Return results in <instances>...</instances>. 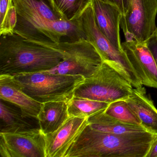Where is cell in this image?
Here are the masks:
<instances>
[{
    "instance_id": "6da1fadb",
    "label": "cell",
    "mask_w": 157,
    "mask_h": 157,
    "mask_svg": "<svg viewBox=\"0 0 157 157\" xmlns=\"http://www.w3.org/2000/svg\"><path fill=\"white\" fill-rule=\"evenodd\" d=\"M157 135L148 131L115 134L88 124L65 157H146Z\"/></svg>"
},
{
    "instance_id": "7a4b0ae2",
    "label": "cell",
    "mask_w": 157,
    "mask_h": 157,
    "mask_svg": "<svg viewBox=\"0 0 157 157\" xmlns=\"http://www.w3.org/2000/svg\"><path fill=\"white\" fill-rule=\"evenodd\" d=\"M64 59L60 52L16 33L0 36V75L49 70Z\"/></svg>"
},
{
    "instance_id": "3957f363",
    "label": "cell",
    "mask_w": 157,
    "mask_h": 157,
    "mask_svg": "<svg viewBox=\"0 0 157 157\" xmlns=\"http://www.w3.org/2000/svg\"><path fill=\"white\" fill-rule=\"evenodd\" d=\"M23 91L36 101L68 102L85 78L80 75L42 71L12 75Z\"/></svg>"
},
{
    "instance_id": "277c9868",
    "label": "cell",
    "mask_w": 157,
    "mask_h": 157,
    "mask_svg": "<svg viewBox=\"0 0 157 157\" xmlns=\"http://www.w3.org/2000/svg\"><path fill=\"white\" fill-rule=\"evenodd\" d=\"M14 33L31 41L58 43L86 39L79 19L51 21L38 14L17 15Z\"/></svg>"
},
{
    "instance_id": "5b68a950",
    "label": "cell",
    "mask_w": 157,
    "mask_h": 157,
    "mask_svg": "<svg viewBox=\"0 0 157 157\" xmlns=\"http://www.w3.org/2000/svg\"><path fill=\"white\" fill-rule=\"evenodd\" d=\"M31 42L57 50L64 56V59L57 66L45 71L48 73L80 75L85 79L88 78L103 62L97 49L84 38L73 42L58 43L46 41Z\"/></svg>"
},
{
    "instance_id": "8992f818",
    "label": "cell",
    "mask_w": 157,
    "mask_h": 157,
    "mask_svg": "<svg viewBox=\"0 0 157 157\" xmlns=\"http://www.w3.org/2000/svg\"><path fill=\"white\" fill-rule=\"evenodd\" d=\"M129 81L105 62L76 90L74 96L110 103L125 100L132 94Z\"/></svg>"
},
{
    "instance_id": "52a82bcc",
    "label": "cell",
    "mask_w": 157,
    "mask_h": 157,
    "mask_svg": "<svg viewBox=\"0 0 157 157\" xmlns=\"http://www.w3.org/2000/svg\"><path fill=\"white\" fill-rule=\"evenodd\" d=\"M79 20L86 40L97 49L104 62L110 65L129 81L134 88L143 87L124 51L116 48L100 31L95 21L92 3Z\"/></svg>"
},
{
    "instance_id": "ba28073f",
    "label": "cell",
    "mask_w": 157,
    "mask_h": 157,
    "mask_svg": "<svg viewBox=\"0 0 157 157\" xmlns=\"http://www.w3.org/2000/svg\"><path fill=\"white\" fill-rule=\"evenodd\" d=\"M157 0H130L120 27L126 41L146 42L156 30Z\"/></svg>"
},
{
    "instance_id": "9c48e42d",
    "label": "cell",
    "mask_w": 157,
    "mask_h": 157,
    "mask_svg": "<svg viewBox=\"0 0 157 157\" xmlns=\"http://www.w3.org/2000/svg\"><path fill=\"white\" fill-rule=\"evenodd\" d=\"M2 157H46L45 135L40 128L18 133H0Z\"/></svg>"
},
{
    "instance_id": "30bf717a",
    "label": "cell",
    "mask_w": 157,
    "mask_h": 157,
    "mask_svg": "<svg viewBox=\"0 0 157 157\" xmlns=\"http://www.w3.org/2000/svg\"><path fill=\"white\" fill-rule=\"evenodd\" d=\"M122 47L142 85L157 89V67L146 42L125 41Z\"/></svg>"
},
{
    "instance_id": "8fae6325",
    "label": "cell",
    "mask_w": 157,
    "mask_h": 157,
    "mask_svg": "<svg viewBox=\"0 0 157 157\" xmlns=\"http://www.w3.org/2000/svg\"><path fill=\"white\" fill-rule=\"evenodd\" d=\"M88 119L70 117L57 130L46 135V157H65L71 145L88 125Z\"/></svg>"
},
{
    "instance_id": "7c38bea8",
    "label": "cell",
    "mask_w": 157,
    "mask_h": 157,
    "mask_svg": "<svg viewBox=\"0 0 157 157\" xmlns=\"http://www.w3.org/2000/svg\"><path fill=\"white\" fill-rule=\"evenodd\" d=\"M92 5L95 21L100 31L116 48L123 50L120 35L121 12L116 6L101 0H93Z\"/></svg>"
},
{
    "instance_id": "4fadbf2b",
    "label": "cell",
    "mask_w": 157,
    "mask_h": 157,
    "mask_svg": "<svg viewBox=\"0 0 157 157\" xmlns=\"http://www.w3.org/2000/svg\"><path fill=\"white\" fill-rule=\"evenodd\" d=\"M0 99L15 105L25 116L35 118L43 104L26 94L13 76L7 74L0 75Z\"/></svg>"
},
{
    "instance_id": "5bb4252c",
    "label": "cell",
    "mask_w": 157,
    "mask_h": 157,
    "mask_svg": "<svg viewBox=\"0 0 157 157\" xmlns=\"http://www.w3.org/2000/svg\"><path fill=\"white\" fill-rule=\"evenodd\" d=\"M0 133H18L40 128L37 118L24 114L15 105L1 99Z\"/></svg>"
},
{
    "instance_id": "9a60e30c",
    "label": "cell",
    "mask_w": 157,
    "mask_h": 157,
    "mask_svg": "<svg viewBox=\"0 0 157 157\" xmlns=\"http://www.w3.org/2000/svg\"><path fill=\"white\" fill-rule=\"evenodd\" d=\"M126 101L148 132L157 135V109L143 87L134 88Z\"/></svg>"
},
{
    "instance_id": "2e32d148",
    "label": "cell",
    "mask_w": 157,
    "mask_h": 157,
    "mask_svg": "<svg viewBox=\"0 0 157 157\" xmlns=\"http://www.w3.org/2000/svg\"><path fill=\"white\" fill-rule=\"evenodd\" d=\"M69 117L67 102L50 101L43 104L37 119L40 129L46 135L57 130Z\"/></svg>"
},
{
    "instance_id": "e0dca14e",
    "label": "cell",
    "mask_w": 157,
    "mask_h": 157,
    "mask_svg": "<svg viewBox=\"0 0 157 157\" xmlns=\"http://www.w3.org/2000/svg\"><path fill=\"white\" fill-rule=\"evenodd\" d=\"M88 124L95 130L115 134H128L147 131L140 125L122 122L101 111L88 118Z\"/></svg>"
},
{
    "instance_id": "ac0fdd59",
    "label": "cell",
    "mask_w": 157,
    "mask_h": 157,
    "mask_svg": "<svg viewBox=\"0 0 157 157\" xmlns=\"http://www.w3.org/2000/svg\"><path fill=\"white\" fill-rule=\"evenodd\" d=\"M13 2L17 15L38 14L51 21L63 20L49 0H13Z\"/></svg>"
},
{
    "instance_id": "d6986e66",
    "label": "cell",
    "mask_w": 157,
    "mask_h": 157,
    "mask_svg": "<svg viewBox=\"0 0 157 157\" xmlns=\"http://www.w3.org/2000/svg\"><path fill=\"white\" fill-rule=\"evenodd\" d=\"M109 104L105 102L74 96L67 102L68 112L70 117L89 118L105 110Z\"/></svg>"
},
{
    "instance_id": "ffe728a7",
    "label": "cell",
    "mask_w": 157,
    "mask_h": 157,
    "mask_svg": "<svg viewBox=\"0 0 157 157\" xmlns=\"http://www.w3.org/2000/svg\"><path fill=\"white\" fill-rule=\"evenodd\" d=\"M62 19L68 21L79 19L93 0H49Z\"/></svg>"
},
{
    "instance_id": "44dd1931",
    "label": "cell",
    "mask_w": 157,
    "mask_h": 157,
    "mask_svg": "<svg viewBox=\"0 0 157 157\" xmlns=\"http://www.w3.org/2000/svg\"><path fill=\"white\" fill-rule=\"evenodd\" d=\"M17 14L13 0H0V36L14 33Z\"/></svg>"
},
{
    "instance_id": "7402d4cb",
    "label": "cell",
    "mask_w": 157,
    "mask_h": 157,
    "mask_svg": "<svg viewBox=\"0 0 157 157\" xmlns=\"http://www.w3.org/2000/svg\"><path fill=\"white\" fill-rule=\"evenodd\" d=\"M104 112L108 115L122 122L142 126L140 120L129 107L125 100H118L110 103Z\"/></svg>"
},
{
    "instance_id": "603a6c76",
    "label": "cell",
    "mask_w": 157,
    "mask_h": 157,
    "mask_svg": "<svg viewBox=\"0 0 157 157\" xmlns=\"http://www.w3.org/2000/svg\"><path fill=\"white\" fill-rule=\"evenodd\" d=\"M146 43L152 54L157 67V27L152 34L146 41Z\"/></svg>"
},
{
    "instance_id": "cb8c5ba5",
    "label": "cell",
    "mask_w": 157,
    "mask_h": 157,
    "mask_svg": "<svg viewBox=\"0 0 157 157\" xmlns=\"http://www.w3.org/2000/svg\"><path fill=\"white\" fill-rule=\"evenodd\" d=\"M103 2L116 6L121 12L122 15L125 14L129 5L130 0H101Z\"/></svg>"
},
{
    "instance_id": "d4e9b609",
    "label": "cell",
    "mask_w": 157,
    "mask_h": 157,
    "mask_svg": "<svg viewBox=\"0 0 157 157\" xmlns=\"http://www.w3.org/2000/svg\"><path fill=\"white\" fill-rule=\"evenodd\" d=\"M146 157H157V136L152 143Z\"/></svg>"
}]
</instances>
